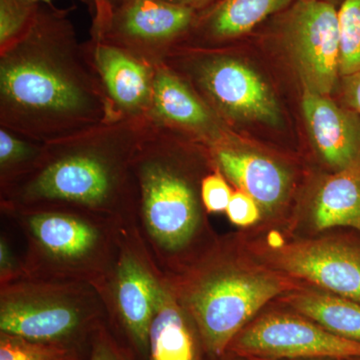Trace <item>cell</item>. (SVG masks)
<instances>
[{
    "label": "cell",
    "instance_id": "obj_1",
    "mask_svg": "<svg viewBox=\"0 0 360 360\" xmlns=\"http://www.w3.org/2000/svg\"><path fill=\"white\" fill-rule=\"evenodd\" d=\"M70 11L41 4L25 37L0 52V127L45 144L115 122Z\"/></svg>",
    "mask_w": 360,
    "mask_h": 360
},
{
    "label": "cell",
    "instance_id": "obj_2",
    "mask_svg": "<svg viewBox=\"0 0 360 360\" xmlns=\"http://www.w3.org/2000/svg\"><path fill=\"white\" fill-rule=\"evenodd\" d=\"M150 120L103 123L45 143L32 172L1 188L6 210H63L122 219L139 212L135 153Z\"/></svg>",
    "mask_w": 360,
    "mask_h": 360
},
{
    "label": "cell",
    "instance_id": "obj_3",
    "mask_svg": "<svg viewBox=\"0 0 360 360\" xmlns=\"http://www.w3.org/2000/svg\"><path fill=\"white\" fill-rule=\"evenodd\" d=\"M168 285L195 324L210 360L224 359L233 338L267 302L300 288L266 265L219 257Z\"/></svg>",
    "mask_w": 360,
    "mask_h": 360
},
{
    "label": "cell",
    "instance_id": "obj_4",
    "mask_svg": "<svg viewBox=\"0 0 360 360\" xmlns=\"http://www.w3.org/2000/svg\"><path fill=\"white\" fill-rule=\"evenodd\" d=\"M195 141L153 124L135 153L139 212L151 243L167 253L184 250L201 219L200 186L187 158Z\"/></svg>",
    "mask_w": 360,
    "mask_h": 360
},
{
    "label": "cell",
    "instance_id": "obj_5",
    "mask_svg": "<svg viewBox=\"0 0 360 360\" xmlns=\"http://www.w3.org/2000/svg\"><path fill=\"white\" fill-rule=\"evenodd\" d=\"M165 65L184 78L224 122H281L276 97L264 80L229 52L179 46Z\"/></svg>",
    "mask_w": 360,
    "mask_h": 360
},
{
    "label": "cell",
    "instance_id": "obj_6",
    "mask_svg": "<svg viewBox=\"0 0 360 360\" xmlns=\"http://www.w3.org/2000/svg\"><path fill=\"white\" fill-rule=\"evenodd\" d=\"M97 326L92 307L75 288L37 283L1 286L0 333L78 347Z\"/></svg>",
    "mask_w": 360,
    "mask_h": 360
},
{
    "label": "cell",
    "instance_id": "obj_7",
    "mask_svg": "<svg viewBox=\"0 0 360 360\" xmlns=\"http://www.w3.org/2000/svg\"><path fill=\"white\" fill-rule=\"evenodd\" d=\"M225 357L243 359H333L360 357V341L330 333L295 311L257 315L229 345Z\"/></svg>",
    "mask_w": 360,
    "mask_h": 360
},
{
    "label": "cell",
    "instance_id": "obj_8",
    "mask_svg": "<svg viewBox=\"0 0 360 360\" xmlns=\"http://www.w3.org/2000/svg\"><path fill=\"white\" fill-rule=\"evenodd\" d=\"M200 13L165 0H124L108 18L92 23L90 35L156 68L186 41Z\"/></svg>",
    "mask_w": 360,
    "mask_h": 360
},
{
    "label": "cell",
    "instance_id": "obj_9",
    "mask_svg": "<svg viewBox=\"0 0 360 360\" xmlns=\"http://www.w3.org/2000/svg\"><path fill=\"white\" fill-rule=\"evenodd\" d=\"M281 39L303 90L328 96L340 75V20L323 0H297L281 20Z\"/></svg>",
    "mask_w": 360,
    "mask_h": 360
},
{
    "label": "cell",
    "instance_id": "obj_10",
    "mask_svg": "<svg viewBox=\"0 0 360 360\" xmlns=\"http://www.w3.org/2000/svg\"><path fill=\"white\" fill-rule=\"evenodd\" d=\"M262 262L292 279L360 304V250L330 238L269 240L255 248Z\"/></svg>",
    "mask_w": 360,
    "mask_h": 360
},
{
    "label": "cell",
    "instance_id": "obj_11",
    "mask_svg": "<svg viewBox=\"0 0 360 360\" xmlns=\"http://www.w3.org/2000/svg\"><path fill=\"white\" fill-rule=\"evenodd\" d=\"M149 120L207 148L231 139L221 118L184 78L165 65L155 68Z\"/></svg>",
    "mask_w": 360,
    "mask_h": 360
},
{
    "label": "cell",
    "instance_id": "obj_12",
    "mask_svg": "<svg viewBox=\"0 0 360 360\" xmlns=\"http://www.w3.org/2000/svg\"><path fill=\"white\" fill-rule=\"evenodd\" d=\"M86 44L115 120H149L155 66L91 35Z\"/></svg>",
    "mask_w": 360,
    "mask_h": 360
},
{
    "label": "cell",
    "instance_id": "obj_13",
    "mask_svg": "<svg viewBox=\"0 0 360 360\" xmlns=\"http://www.w3.org/2000/svg\"><path fill=\"white\" fill-rule=\"evenodd\" d=\"M9 212L22 217L35 245L52 262L84 264L101 251L103 236L91 224L96 217L63 210Z\"/></svg>",
    "mask_w": 360,
    "mask_h": 360
},
{
    "label": "cell",
    "instance_id": "obj_14",
    "mask_svg": "<svg viewBox=\"0 0 360 360\" xmlns=\"http://www.w3.org/2000/svg\"><path fill=\"white\" fill-rule=\"evenodd\" d=\"M210 151L215 168L257 201L262 212L272 214L285 205L291 176L283 165L257 151L240 148L231 139Z\"/></svg>",
    "mask_w": 360,
    "mask_h": 360
},
{
    "label": "cell",
    "instance_id": "obj_15",
    "mask_svg": "<svg viewBox=\"0 0 360 360\" xmlns=\"http://www.w3.org/2000/svg\"><path fill=\"white\" fill-rule=\"evenodd\" d=\"M302 112L310 139L322 160L343 172L360 165V122L328 96L303 90Z\"/></svg>",
    "mask_w": 360,
    "mask_h": 360
},
{
    "label": "cell",
    "instance_id": "obj_16",
    "mask_svg": "<svg viewBox=\"0 0 360 360\" xmlns=\"http://www.w3.org/2000/svg\"><path fill=\"white\" fill-rule=\"evenodd\" d=\"M162 283L130 251L116 265V310L125 333L142 355L148 356L149 331Z\"/></svg>",
    "mask_w": 360,
    "mask_h": 360
},
{
    "label": "cell",
    "instance_id": "obj_17",
    "mask_svg": "<svg viewBox=\"0 0 360 360\" xmlns=\"http://www.w3.org/2000/svg\"><path fill=\"white\" fill-rule=\"evenodd\" d=\"M205 355L193 319L168 283H162L149 331L148 359L205 360Z\"/></svg>",
    "mask_w": 360,
    "mask_h": 360
},
{
    "label": "cell",
    "instance_id": "obj_18",
    "mask_svg": "<svg viewBox=\"0 0 360 360\" xmlns=\"http://www.w3.org/2000/svg\"><path fill=\"white\" fill-rule=\"evenodd\" d=\"M295 0H217L198 13L188 39L220 44L245 34Z\"/></svg>",
    "mask_w": 360,
    "mask_h": 360
},
{
    "label": "cell",
    "instance_id": "obj_19",
    "mask_svg": "<svg viewBox=\"0 0 360 360\" xmlns=\"http://www.w3.org/2000/svg\"><path fill=\"white\" fill-rule=\"evenodd\" d=\"M315 231L348 226L360 232V165L324 180L312 201Z\"/></svg>",
    "mask_w": 360,
    "mask_h": 360
},
{
    "label": "cell",
    "instance_id": "obj_20",
    "mask_svg": "<svg viewBox=\"0 0 360 360\" xmlns=\"http://www.w3.org/2000/svg\"><path fill=\"white\" fill-rule=\"evenodd\" d=\"M291 309L321 324L330 333L360 341V304L319 288H297L283 295Z\"/></svg>",
    "mask_w": 360,
    "mask_h": 360
},
{
    "label": "cell",
    "instance_id": "obj_21",
    "mask_svg": "<svg viewBox=\"0 0 360 360\" xmlns=\"http://www.w3.org/2000/svg\"><path fill=\"white\" fill-rule=\"evenodd\" d=\"M44 143L0 127L1 188L32 172L44 155Z\"/></svg>",
    "mask_w": 360,
    "mask_h": 360
},
{
    "label": "cell",
    "instance_id": "obj_22",
    "mask_svg": "<svg viewBox=\"0 0 360 360\" xmlns=\"http://www.w3.org/2000/svg\"><path fill=\"white\" fill-rule=\"evenodd\" d=\"M0 360H80L78 347L0 333Z\"/></svg>",
    "mask_w": 360,
    "mask_h": 360
},
{
    "label": "cell",
    "instance_id": "obj_23",
    "mask_svg": "<svg viewBox=\"0 0 360 360\" xmlns=\"http://www.w3.org/2000/svg\"><path fill=\"white\" fill-rule=\"evenodd\" d=\"M340 20V75L360 71V0H343L338 11Z\"/></svg>",
    "mask_w": 360,
    "mask_h": 360
},
{
    "label": "cell",
    "instance_id": "obj_24",
    "mask_svg": "<svg viewBox=\"0 0 360 360\" xmlns=\"http://www.w3.org/2000/svg\"><path fill=\"white\" fill-rule=\"evenodd\" d=\"M41 4L37 0H0V52L32 28Z\"/></svg>",
    "mask_w": 360,
    "mask_h": 360
},
{
    "label": "cell",
    "instance_id": "obj_25",
    "mask_svg": "<svg viewBox=\"0 0 360 360\" xmlns=\"http://www.w3.org/2000/svg\"><path fill=\"white\" fill-rule=\"evenodd\" d=\"M232 191L224 174L215 168L212 174L205 175L201 181L200 196L206 212L219 213L226 212L231 200Z\"/></svg>",
    "mask_w": 360,
    "mask_h": 360
},
{
    "label": "cell",
    "instance_id": "obj_26",
    "mask_svg": "<svg viewBox=\"0 0 360 360\" xmlns=\"http://www.w3.org/2000/svg\"><path fill=\"white\" fill-rule=\"evenodd\" d=\"M262 208L257 201L243 191H236L226 208V214L231 224L248 227L257 224L262 219Z\"/></svg>",
    "mask_w": 360,
    "mask_h": 360
},
{
    "label": "cell",
    "instance_id": "obj_27",
    "mask_svg": "<svg viewBox=\"0 0 360 360\" xmlns=\"http://www.w3.org/2000/svg\"><path fill=\"white\" fill-rule=\"evenodd\" d=\"M89 360H132L124 348L120 347L105 328L97 326L91 335Z\"/></svg>",
    "mask_w": 360,
    "mask_h": 360
},
{
    "label": "cell",
    "instance_id": "obj_28",
    "mask_svg": "<svg viewBox=\"0 0 360 360\" xmlns=\"http://www.w3.org/2000/svg\"><path fill=\"white\" fill-rule=\"evenodd\" d=\"M89 6L92 23L101 22L124 0H82Z\"/></svg>",
    "mask_w": 360,
    "mask_h": 360
},
{
    "label": "cell",
    "instance_id": "obj_29",
    "mask_svg": "<svg viewBox=\"0 0 360 360\" xmlns=\"http://www.w3.org/2000/svg\"><path fill=\"white\" fill-rule=\"evenodd\" d=\"M343 77L345 101L360 115V71Z\"/></svg>",
    "mask_w": 360,
    "mask_h": 360
},
{
    "label": "cell",
    "instance_id": "obj_30",
    "mask_svg": "<svg viewBox=\"0 0 360 360\" xmlns=\"http://www.w3.org/2000/svg\"><path fill=\"white\" fill-rule=\"evenodd\" d=\"M0 271H1V286L11 283L15 272V264L13 262V255L7 246L6 241H0Z\"/></svg>",
    "mask_w": 360,
    "mask_h": 360
},
{
    "label": "cell",
    "instance_id": "obj_31",
    "mask_svg": "<svg viewBox=\"0 0 360 360\" xmlns=\"http://www.w3.org/2000/svg\"><path fill=\"white\" fill-rule=\"evenodd\" d=\"M165 1L175 4V6L189 7L195 11H202L203 9L207 8L217 0H165Z\"/></svg>",
    "mask_w": 360,
    "mask_h": 360
},
{
    "label": "cell",
    "instance_id": "obj_32",
    "mask_svg": "<svg viewBox=\"0 0 360 360\" xmlns=\"http://www.w3.org/2000/svg\"><path fill=\"white\" fill-rule=\"evenodd\" d=\"M40 4H47V6H53V0H37Z\"/></svg>",
    "mask_w": 360,
    "mask_h": 360
},
{
    "label": "cell",
    "instance_id": "obj_33",
    "mask_svg": "<svg viewBox=\"0 0 360 360\" xmlns=\"http://www.w3.org/2000/svg\"><path fill=\"white\" fill-rule=\"evenodd\" d=\"M246 360H276V359H251ZM279 360H333V359H279Z\"/></svg>",
    "mask_w": 360,
    "mask_h": 360
},
{
    "label": "cell",
    "instance_id": "obj_34",
    "mask_svg": "<svg viewBox=\"0 0 360 360\" xmlns=\"http://www.w3.org/2000/svg\"><path fill=\"white\" fill-rule=\"evenodd\" d=\"M221 360H246L243 359H238V357H224V359Z\"/></svg>",
    "mask_w": 360,
    "mask_h": 360
},
{
    "label": "cell",
    "instance_id": "obj_35",
    "mask_svg": "<svg viewBox=\"0 0 360 360\" xmlns=\"http://www.w3.org/2000/svg\"><path fill=\"white\" fill-rule=\"evenodd\" d=\"M323 1L329 2V4H333V2L338 1V0H323ZM342 1H343V0H342Z\"/></svg>",
    "mask_w": 360,
    "mask_h": 360
},
{
    "label": "cell",
    "instance_id": "obj_36",
    "mask_svg": "<svg viewBox=\"0 0 360 360\" xmlns=\"http://www.w3.org/2000/svg\"><path fill=\"white\" fill-rule=\"evenodd\" d=\"M345 360H360V357H359V359H345Z\"/></svg>",
    "mask_w": 360,
    "mask_h": 360
}]
</instances>
